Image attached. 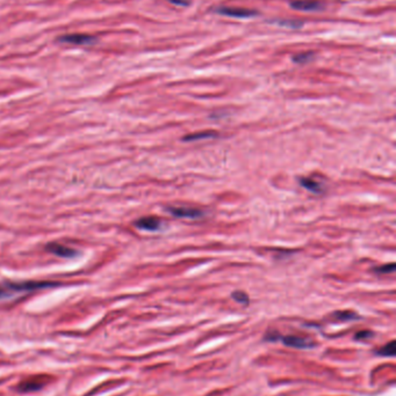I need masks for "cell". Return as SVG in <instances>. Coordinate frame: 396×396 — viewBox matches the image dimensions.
Segmentation results:
<instances>
[{
	"mask_svg": "<svg viewBox=\"0 0 396 396\" xmlns=\"http://www.w3.org/2000/svg\"><path fill=\"white\" fill-rule=\"evenodd\" d=\"M58 283L53 282H19V283H4L0 284V301L13 299L16 297H21L42 288L57 286Z\"/></svg>",
	"mask_w": 396,
	"mask_h": 396,
	"instance_id": "cell-1",
	"label": "cell"
},
{
	"mask_svg": "<svg viewBox=\"0 0 396 396\" xmlns=\"http://www.w3.org/2000/svg\"><path fill=\"white\" fill-rule=\"evenodd\" d=\"M214 13L221 14V16L237 17V19H250L258 16V12L254 10H248V8H240V7H228V6H217L214 7Z\"/></svg>",
	"mask_w": 396,
	"mask_h": 396,
	"instance_id": "cell-2",
	"label": "cell"
},
{
	"mask_svg": "<svg viewBox=\"0 0 396 396\" xmlns=\"http://www.w3.org/2000/svg\"><path fill=\"white\" fill-rule=\"evenodd\" d=\"M166 211L170 214L175 217V218H184V219H200L204 216V212L201 210L194 207H186V206H169L166 207Z\"/></svg>",
	"mask_w": 396,
	"mask_h": 396,
	"instance_id": "cell-3",
	"label": "cell"
},
{
	"mask_svg": "<svg viewBox=\"0 0 396 396\" xmlns=\"http://www.w3.org/2000/svg\"><path fill=\"white\" fill-rule=\"evenodd\" d=\"M290 6L293 10L302 12H320L324 10V4L320 0H294Z\"/></svg>",
	"mask_w": 396,
	"mask_h": 396,
	"instance_id": "cell-4",
	"label": "cell"
},
{
	"mask_svg": "<svg viewBox=\"0 0 396 396\" xmlns=\"http://www.w3.org/2000/svg\"><path fill=\"white\" fill-rule=\"evenodd\" d=\"M58 41L63 43L77 44V46H90L97 41V38L87 34H69L61 36Z\"/></svg>",
	"mask_w": 396,
	"mask_h": 396,
	"instance_id": "cell-5",
	"label": "cell"
},
{
	"mask_svg": "<svg viewBox=\"0 0 396 396\" xmlns=\"http://www.w3.org/2000/svg\"><path fill=\"white\" fill-rule=\"evenodd\" d=\"M282 341V343L287 347L295 348V349H309L314 347V343L309 339L303 337H297V336H285V337H279Z\"/></svg>",
	"mask_w": 396,
	"mask_h": 396,
	"instance_id": "cell-6",
	"label": "cell"
},
{
	"mask_svg": "<svg viewBox=\"0 0 396 396\" xmlns=\"http://www.w3.org/2000/svg\"><path fill=\"white\" fill-rule=\"evenodd\" d=\"M47 250L52 253V254L63 258H71L77 255L76 250L70 248V247L61 245V243H49L47 246Z\"/></svg>",
	"mask_w": 396,
	"mask_h": 396,
	"instance_id": "cell-7",
	"label": "cell"
},
{
	"mask_svg": "<svg viewBox=\"0 0 396 396\" xmlns=\"http://www.w3.org/2000/svg\"><path fill=\"white\" fill-rule=\"evenodd\" d=\"M160 220L156 217H144V218L138 219V222H135V226L138 229H142V231H148V232H155L158 231L160 228Z\"/></svg>",
	"mask_w": 396,
	"mask_h": 396,
	"instance_id": "cell-8",
	"label": "cell"
},
{
	"mask_svg": "<svg viewBox=\"0 0 396 396\" xmlns=\"http://www.w3.org/2000/svg\"><path fill=\"white\" fill-rule=\"evenodd\" d=\"M219 135L215 131H202V132L192 133V135H187L183 138L184 142H196L202 141V139H214L217 138Z\"/></svg>",
	"mask_w": 396,
	"mask_h": 396,
	"instance_id": "cell-9",
	"label": "cell"
},
{
	"mask_svg": "<svg viewBox=\"0 0 396 396\" xmlns=\"http://www.w3.org/2000/svg\"><path fill=\"white\" fill-rule=\"evenodd\" d=\"M299 182L303 188H306L308 191H310L312 193H317V195H320V193H322V191H323L322 186H321V184L318 183L317 181L311 180V178L302 177V178H300Z\"/></svg>",
	"mask_w": 396,
	"mask_h": 396,
	"instance_id": "cell-10",
	"label": "cell"
},
{
	"mask_svg": "<svg viewBox=\"0 0 396 396\" xmlns=\"http://www.w3.org/2000/svg\"><path fill=\"white\" fill-rule=\"evenodd\" d=\"M314 58H315V53L311 51H308V52H302V53H299V55H295L293 58H292V61H293L294 63H296V64H307V63L311 62Z\"/></svg>",
	"mask_w": 396,
	"mask_h": 396,
	"instance_id": "cell-11",
	"label": "cell"
},
{
	"mask_svg": "<svg viewBox=\"0 0 396 396\" xmlns=\"http://www.w3.org/2000/svg\"><path fill=\"white\" fill-rule=\"evenodd\" d=\"M333 317H335L339 321H353V320H359V317L353 312L349 311H343V312H336L333 313Z\"/></svg>",
	"mask_w": 396,
	"mask_h": 396,
	"instance_id": "cell-12",
	"label": "cell"
},
{
	"mask_svg": "<svg viewBox=\"0 0 396 396\" xmlns=\"http://www.w3.org/2000/svg\"><path fill=\"white\" fill-rule=\"evenodd\" d=\"M44 385V382H40V380L37 381V382H35L34 380H28L26 381V382H23L21 386H20V389H21L22 392H33V391H37V389H40L41 387Z\"/></svg>",
	"mask_w": 396,
	"mask_h": 396,
	"instance_id": "cell-13",
	"label": "cell"
},
{
	"mask_svg": "<svg viewBox=\"0 0 396 396\" xmlns=\"http://www.w3.org/2000/svg\"><path fill=\"white\" fill-rule=\"evenodd\" d=\"M275 23H278L281 27H286V28H301L303 26L302 21H295V20H278L275 21Z\"/></svg>",
	"mask_w": 396,
	"mask_h": 396,
	"instance_id": "cell-14",
	"label": "cell"
},
{
	"mask_svg": "<svg viewBox=\"0 0 396 396\" xmlns=\"http://www.w3.org/2000/svg\"><path fill=\"white\" fill-rule=\"evenodd\" d=\"M395 342L392 341L391 343H388L385 347H382L381 349L378 351V353L381 354V356H385V357H393L395 354Z\"/></svg>",
	"mask_w": 396,
	"mask_h": 396,
	"instance_id": "cell-15",
	"label": "cell"
},
{
	"mask_svg": "<svg viewBox=\"0 0 396 396\" xmlns=\"http://www.w3.org/2000/svg\"><path fill=\"white\" fill-rule=\"evenodd\" d=\"M231 297H233V299L238 303H242V305H248L249 303V296L242 291H235L234 293L231 294Z\"/></svg>",
	"mask_w": 396,
	"mask_h": 396,
	"instance_id": "cell-16",
	"label": "cell"
},
{
	"mask_svg": "<svg viewBox=\"0 0 396 396\" xmlns=\"http://www.w3.org/2000/svg\"><path fill=\"white\" fill-rule=\"evenodd\" d=\"M395 263H391V264H385V266L382 267H379V268H374L373 271L377 273H382V275H385V273H392L395 271Z\"/></svg>",
	"mask_w": 396,
	"mask_h": 396,
	"instance_id": "cell-17",
	"label": "cell"
},
{
	"mask_svg": "<svg viewBox=\"0 0 396 396\" xmlns=\"http://www.w3.org/2000/svg\"><path fill=\"white\" fill-rule=\"evenodd\" d=\"M370 337H373V333L372 332H359L356 333L354 338L356 339H367Z\"/></svg>",
	"mask_w": 396,
	"mask_h": 396,
	"instance_id": "cell-18",
	"label": "cell"
},
{
	"mask_svg": "<svg viewBox=\"0 0 396 396\" xmlns=\"http://www.w3.org/2000/svg\"><path fill=\"white\" fill-rule=\"evenodd\" d=\"M168 1L175 6H180V7H186L190 4V0H168Z\"/></svg>",
	"mask_w": 396,
	"mask_h": 396,
	"instance_id": "cell-19",
	"label": "cell"
}]
</instances>
